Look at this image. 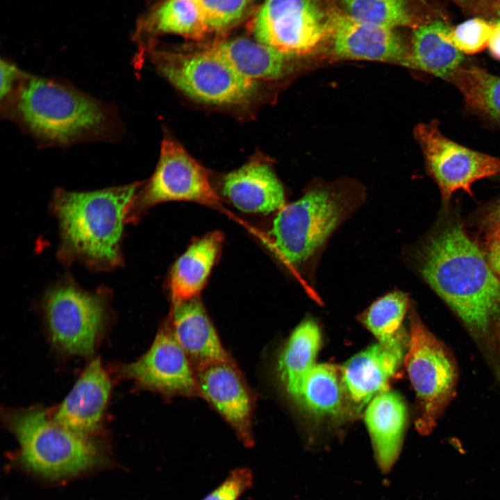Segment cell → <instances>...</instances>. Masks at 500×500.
I'll return each mask as SVG.
<instances>
[{"instance_id":"obj_25","label":"cell","mask_w":500,"mask_h":500,"mask_svg":"<svg viewBox=\"0 0 500 500\" xmlns=\"http://www.w3.org/2000/svg\"><path fill=\"white\" fill-rule=\"evenodd\" d=\"M317 415H337L348 406L341 369L329 364L315 365L306 375L297 397Z\"/></svg>"},{"instance_id":"obj_8","label":"cell","mask_w":500,"mask_h":500,"mask_svg":"<svg viewBox=\"0 0 500 500\" xmlns=\"http://www.w3.org/2000/svg\"><path fill=\"white\" fill-rule=\"evenodd\" d=\"M333 11L322 0H265L251 31L256 40L287 56L304 55L329 37Z\"/></svg>"},{"instance_id":"obj_34","label":"cell","mask_w":500,"mask_h":500,"mask_svg":"<svg viewBox=\"0 0 500 500\" xmlns=\"http://www.w3.org/2000/svg\"><path fill=\"white\" fill-rule=\"evenodd\" d=\"M488 47L491 56L500 60V19L493 22Z\"/></svg>"},{"instance_id":"obj_14","label":"cell","mask_w":500,"mask_h":500,"mask_svg":"<svg viewBox=\"0 0 500 500\" xmlns=\"http://www.w3.org/2000/svg\"><path fill=\"white\" fill-rule=\"evenodd\" d=\"M329 37L333 53L340 58L393 62L408 67L409 51L394 28L360 22L333 10Z\"/></svg>"},{"instance_id":"obj_32","label":"cell","mask_w":500,"mask_h":500,"mask_svg":"<svg viewBox=\"0 0 500 500\" xmlns=\"http://www.w3.org/2000/svg\"><path fill=\"white\" fill-rule=\"evenodd\" d=\"M483 231L487 246L500 241V201L485 215Z\"/></svg>"},{"instance_id":"obj_10","label":"cell","mask_w":500,"mask_h":500,"mask_svg":"<svg viewBox=\"0 0 500 500\" xmlns=\"http://www.w3.org/2000/svg\"><path fill=\"white\" fill-rule=\"evenodd\" d=\"M428 172L438 183L442 199L448 202L453 193L463 190L472 195L475 181L500 174V158L464 147L447 138L433 121L415 128Z\"/></svg>"},{"instance_id":"obj_16","label":"cell","mask_w":500,"mask_h":500,"mask_svg":"<svg viewBox=\"0 0 500 500\" xmlns=\"http://www.w3.org/2000/svg\"><path fill=\"white\" fill-rule=\"evenodd\" d=\"M111 383L99 358L85 369L52 419L83 436L91 437L99 428Z\"/></svg>"},{"instance_id":"obj_28","label":"cell","mask_w":500,"mask_h":500,"mask_svg":"<svg viewBox=\"0 0 500 500\" xmlns=\"http://www.w3.org/2000/svg\"><path fill=\"white\" fill-rule=\"evenodd\" d=\"M342 3L344 12L360 22L390 28L412 23L407 0H342Z\"/></svg>"},{"instance_id":"obj_35","label":"cell","mask_w":500,"mask_h":500,"mask_svg":"<svg viewBox=\"0 0 500 500\" xmlns=\"http://www.w3.org/2000/svg\"><path fill=\"white\" fill-rule=\"evenodd\" d=\"M487 247V259L493 272L500 281V241Z\"/></svg>"},{"instance_id":"obj_17","label":"cell","mask_w":500,"mask_h":500,"mask_svg":"<svg viewBox=\"0 0 500 500\" xmlns=\"http://www.w3.org/2000/svg\"><path fill=\"white\" fill-rule=\"evenodd\" d=\"M223 194L245 212L268 214L285 205L283 188L267 163L251 160L223 179Z\"/></svg>"},{"instance_id":"obj_3","label":"cell","mask_w":500,"mask_h":500,"mask_svg":"<svg viewBox=\"0 0 500 500\" xmlns=\"http://www.w3.org/2000/svg\"><path fill=\"white\" fill-rule=\"evenodd\" d=\"M139 183L90 192L58 190L52 201L58 219L61 255L97 269L122 261L123 224Z\"/></svg>"},{"instance_id":"obj_2","label":"cell","mask_w":500,"mask_h":500,"mask_svg":"<svg viewBox=\"0 0 500 500\" xmlns=\"http://www.w3.org/2000/svg\"><path fill=\"white\" fill-rule=\"evenodd\" d=\"M1 102L5 115L45 144L107 138L116 130L110 108L73 87L22 72Z\"/></svg>"},{"instance_id":"obj_11","label":"cell","mask_w":500,"mask_h":500,"mask_svg":"<svg viewBox=\"0 0 500 500\" xmlns=\"http://www.w3.org/2000/svg\"><path fill=\"white\" fill-rule=\"evenodd\" d=\"M217 198L203 167L176 141L161 144L155 172L139 198L134 199L127 217L133 211L168 201L212 203Z\"/></svg>"},{"instance_id":"obj_22","label":"cell","mask_w":500,"mask_h":500,"mask_svg":"<svg viewBox=\"0 0 500 500\" xmlns=\"http://www.w3.org/2000/svg\"><path fill=\"white\" fill-rule=\"evenodd\" d=\"M212 46L238 73L256 83L278 79L284 74L288 56L256 39L237 37Z\"/></svg>"},{"instance_id":"obj_20","label":"cell","mask_w":500,"mask_h":500,"mask_svg":"<svg viewBox=\"0 0 500 500\" xmlns=\"http://www.w3.org/2000/svg\"><path fill=\"white\" fill-rule=\"evenodd\" d=\"M222 240L220 232L210 233L194 242L178 258L169 281L173 305L199 294L217 261Z\"/></svg>"},{"instance_id":"obj_33","label":"cell","mask_w":500,"mask_h":500,"mask_svg":"<svg viewBox=\"0 0 500 500\" xmlns=\"http://www.w3.org/2000/svg\"><path fill=\"white\" fill-rule=\"evenodd\" d=\"M1 101L6 99L13 90L19 80L22 71L11 62L1 60Z\"/></svg>"},{"instance_id":"obj_21","label":"cell","mask_w":500,"mask_h":500,"mask_svg":"<svg viewBox=\"0 0 500 500\" xmlns=\"http://www.w3.org/2000/svg\"><path fill=\"white\" fill-rule=\"evenodd\" d=\"M448 24L438 19L416 27L412 33L408 67L447 81L462 65L464 53L444 37Z\"/></svg>"},{"instance_id":"obj_19","label":"cell","mask_w":500,"mask_h":500,"mask_svg":"<svg viewBox=\"0 0 500 500\" xmlns=\"http://www.w3.org/2000/svg\"><path fill=\"white\" fill-rule=\"evenodd\" d=\"M406 420V408L401 396L386 390L369 402L365 421L378 466L388 472L400 453Z\"/></svg>"},{"instance_id":"obj_36","label":"cell","mask_w":500,"mask_h":500,"mask_svg":"<svg viewBox=\"0 0 500 500\" xmlns=\"http://www.w3.org/2000/svg\"><path fill=\"white\" fill-rule=\"evenodd\" d=\"M494 6L495 13L500 19V0H495Z\"/></svg>"},{"instance_id":"obj_29","label":"cell","mask_w":500,"mask_h":500,"mask_svg":"<svg viewBox=\"0 0 500 500\" xmlns=\"http://www.w3.org/2000/svg\"><path fill=\"white\" fill-rule=\"evenodd\" d=\"M492 26L493 22L474 17L455 27L449 26L444 37L464 54H474L488 47Z\"/></svg>"},{"instance_id":"obj_15","label":"cell","mask_w":500,"mask_h":500,"mask_svg":"<svg viewBox=\"0 0 500 500\" xmlns=\"http://www.w3.org/2000/svg\"><path fill=\"white\" fill-rule=\"evenodd\" d=\"M195 374L199 394L233 427L246 446H251V399L233 362L208 363L197 368Z\"/></svg>"},{"instance_id":"obj_26","label":"cell","mask_w":500,"mask_h":500,"mask_svg":"<svg viewBox=\"0 0 500 500\" xmlns=\"http://www.w3.org/2000/svg\"><path fill=\"white\" fill-rule=\"evenodd\" d=\"M473 112L500 122V76L476 66H460L449 77Z\"/></svg>"},{"instance_id":"obj_9","label":"cell","mask_w":500,"mask_h":500,"mask_svg":"<svg viewBox=\"0 0 500 500\" xmlns=\"http://www.w3.org/2000/svg\"><path fill=\"white\" fill-rule=\"evenodd\" d=\"M44 310L53 342L67 353L92 356L106 319L103 295L59 283L44 297Z\"/></svg>"},{"instance_id":"obj_18","label":"cell","mask_w":500,"mask_h":500,"mask_svg":"<svg viewBox=\"0 0 500 500\" xmlns=\"http://www.w3.org/2000/svg\"><path fill=\"white\" fill-rule=\"evenodd\" d=\"M172 322L176 340L197 368L211 362L231 361L197 297L173 305Z\"/></svg>"},{"instance_id":"obj_31","label":"cell","mask_w":500,"mask_h":500,"mask_svg":"<svg viewBox=\"0 0 500 500\" xmlns=\"http://www.w3.org/2000/svg\"><path fill=\"white\" fill-rule=\"evenodd\" d=\"M252 481L253 474L249 468H237L203 500H238L251 487Z\"/></svg>"},{"instance_id":"obj_5","label":"cell","mask_w":500,"mask_h":500,"mask_svg":"<svg viewBox=\"0 0 500 500\" xmlns=\"http://www.w3.org/2000/svg\"><path fill=\"white\" fill-rule=\"evenodd\" d=\"M356 206L345 194L327 188L308 191L274 219L269 232L274 249L291 266L307 264Z\"/></svg>"},{"instance_id":"obj_30","label":"cell","mask_w":500,"mask_h":500,"mask_svg":"<svg viewBox=\"0 0 500 500\" xmlns=\"http://www.w3.org/2000/svg\"><path fill=\"white\" fill-rule=\"evenodd\" d=\"M209 33H221L236 25L252 0H197Z\"/></svg>"},{"instance_id":"obj_24","label":"cell","mask_w":500,"mask_h":500,"mask_svg":"<svg viewBox=\"0 0 500 500\" xmlns=\"http://www.w3.org/2000/svg\"><path fill=\"white\" fill-rule=\"evenodd\" d=\"M153 34H175L199 40L209 33L197 0H164L142 22Z\"/></svg>"},{"instance_id":"obj_27","label":"cell","mask_w":500,"mask_h":500,"mask_svg":"<svg viewBox=\"0 0 500 500\" xmlns=\"http://www.w3.org/2000/svg\"><path fill=\"white\" fill-rule=\"evenodd\" d=\"M408 303V296L404 292L398 290L389 292L361 315V322L379 342H389L404 331L402 322Z\"/></svg>"},{"instance_id":"obj_13","label":"cell","mask_w":500,"mask_h":500,"mask_svg":"<svg viewBox=\"0 0 500 500\" xmlns=\"http://www.w3.org/2000/svg\"><path fill=\"white\" fill-rule=\"evenodd\" d=\"M405 331L389 342H378L356 354L341 368L348 405L356 412L378 393L401 365L409 340Z\"/></svg>"},{"instance_id":"obj_12","label":"cell","mask_w":500,"mask_h":500,"mask_svg":"<svg viewBox=\"0 0 500 500\" xmlns=\"http://www.w3.org/2000/svg\"><path fill=\"white\" fill-rule=\"evenodd\" d=\"M121 372L140 386L163 394H199L191 362L168 324L157 333L149 349L124 365Z\"/></svg>"},{"instance_id":"obj_7","label":"cell","mask_w":500,"mask_h":500,"mask_svg":"<svg viewBox=\"0 0 500 500\" xmlns=\"http://www.w3.org/2000/svg\"><path fill=\"white\" fill-rule=\"evenodd\" d=\"M410 334L405 357L406 369L415 391V426L428 434L455 392L456 363L444 345L424 326L415 313L410 315Z\"/></svg>"},{"instance_id":"obj_23","label":"cell","mask_w":500,"mask_h":500,"mask_svg":"<svg viewBox=\"0 0 500 500\" xmlns=\"http://www.w3.org/2000/svg\"><path fill=\"white\" fill-rule=\"evenodd\" d=\"M320 344L319 326L313 320L306 319L294 330L279 356L278 371L281 380L295 399L306 375L315 365Z\"/></svg>"},{"instance_id":"obj_37","label":"cell","mask_w":500,"mask_h":500,"mask_svg":"<svg viewBox=\"0 0 500 500\" xmlns=\"http://www.w3.org/2000/svg\"><path fill=\"white\" fill-rule=\"evenodd\" d=\"M458 1H463V2H467V1H472V0H458Z\"/></svg>"},{"instance_id":"obj_4","label":"cell","mask_w":500,"mask_h":500,"mask_svg":"<svg viewBox=\"0 0 500 500\" xmlns=\"http://www.w3.org/2000/svg\"><path fill=\"white\" fill-rule=\"evenodd\" d=\"M6 424L18 441L21 463L44 478L78 474L100 459L92 439L58 424L41 408L11 411L6 415Z\"/></svg>"},{"instance_id":"obj_1","label":"cell","mask_w":500,"mask_h":500,"mask_svg":"<svg viewBox=\"0 0 500 500\" xmlns=\"http://www.w3.org/2000/svg\"><path fill=\"white\" fill-rule=\"evenodd\" d=\"M419 267L427 283L469 328L479 333L488 331L500 313V281L459 224L426 240Z\"/></svg>"},{"instance_id":"obj_6","label":"cell","mask_w":500,"mask_h":500,"mask_svg":"<svg viewBox=\"0 0 500 500\" xmlns=\"http://www.w3.org/2000/svg\"><path fill=\"white\" fill-rule=\"evenodd\" d=\"M150 56L163 77L196 101L240 105L249 102L256 92L257 83L238 73L212 46L190 53L156 50Z\"/></svg>"},{"instance_id":"obj_38","label":"cell","mask_w":500,"mask_h":500,"mask_svg":"<svg viewBox=\"0 0 500 500\" xmlns=\"http://www.w3.org/2000/svg\"><path fill=\"white\" fill-rule=\"evenodd\" d=\"M500 175V174H499Z\"/></svg>"}]
</instances>
